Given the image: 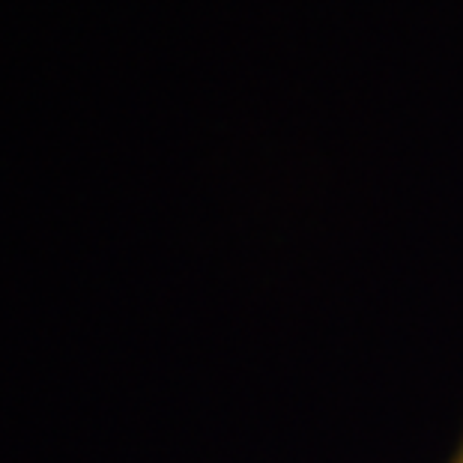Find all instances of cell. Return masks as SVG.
<instances>
[{"instance_id": "1", "label": "cell", "mask_w": 463, "mask_h": 463, "mask_svg": "<svg viewBox=\"0 0 463 463\" xmlns=\"http://www.w3.org/2000/svg\"><path fill=\"white\" fill-rule=\"evenodd\" d=\"M446 463H463V430H460V437H458V446H455V451H451Z\"/></svg>"}]
</instances>
